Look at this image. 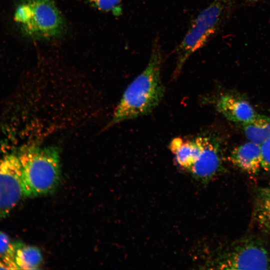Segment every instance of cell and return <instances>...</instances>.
I'll use <instances>...</instances> for the list:
<instances>
[{
  "label": "cell",
  "mask_w": 270,
  "mask_h": 270,
  "mask_svg": "<svg viewBox=\"0 0 270 270\" xmlns=\"http://www.w3.org/2000/svg\"><path fill=\"white\" fill-rule=\"evenodd\" d=\"M18 156L24 197L46 194L55 188L60 176V158L56 148H32Z\"/></svg>",
  "instance_id": "cell-2"
},
{
  "label": "cell",
  "mask_w": 270,
  "mask_h": 270,
  "mask_svg": "<svg viewBox=\"0 0 270 270\" xmlns=\"http://www.w3.org/2000/svg\"><path fill=\"white\" fill-rule=\"evenodd\" d=\"M162 60L161 45L156 37L146 68L126 89L115 109L111 125L146 115L158 106L165 91L161 78Z\"/></svg>",
  "instance_id": "cell-1"
},
{
  "label": "cell",
  "mask_w": 270,
  "mask_h": 270,
  "mask_svg": "<svg viewBox=\"0 0 270 270\" xmlns=\"http://www.w3.org/2000/svg\"><path fill=\"white\" fill-rule=\"evenodd\" d=\"M210 134H204L190 138H174L170 142V148L178 165L189 171L202 154Z\"/></svg>",
  "instance_id": "cell-7"
},
{
  "label": "cell",
  "mask_w": 270,
  "mask_h": 270,
  "mask_svg": "<svg viewBox=\"0 0 270 270\" xmlns=\"http://www.w3.org/2000/svg\"><path fill=\"white\" fill-rule=\"evenodd\" d=\"M246 0L250 1V2H254V1H256V0Z\"/></svg>",
  "instance_id": "cell-17"
},
{
  "label": "cell",
  "mask_w": 270,
  "mask_h": 270,
  "mask_svg": "<svg viewBox=\"0 0 270 270\" xmlns=\"http://www.w3.org/2000/svg\"><path fill=\"white\" fill-rule=\"evenodd\" d=\"M231 162L249 174H257L262 168L260 145L248 142L234 148L230 155Z\"/></svg>",
  "instance_id": "cell-9"
},
{
  "label": "cell",
  "mask_w": 270,
  "mask_h": 270,
  "mask_svg": "<svg viewBox=\"0 0 270 270\" xmlns=\"http://www.w3.org/2000/svg\"><path fill=\"white\" fill-rule=\"evenodd\" d=\"M14 20L22 34L34 39H50L64 30L62 16L54 0H18Z\"/></svg>",
  "instance_id": "cell-3"
},
{
  "label": "cell",
  "mask_w": 270,
  "mask_h": 270,
  "mask_svg": "<svg viewBox=\"0 0 270 270\" xmlns=\"http://www.w3.org/2000/svg\"><path fill=\"white\" fill-rule=\"evenodd\" d=\"M222 154L219 138L211 134L202 155L189 172L195 177L202 179L212 177L220 170Z\"/></svg>",
  "instance_id": "cell-8"
},
{
  "label": "cell",
  "mask_w": 270,
  "mask_h": 270,
  "mask_svg": "<svg viewBox=\"0 0 270 270\" xmlns=\"http://www.w3.org/2000/svg\"><path fill=\"white\" fill-rule=\"evenodd\" d=\"M94 7L104 12L112 11L119 15L122 12V0H88Z\"/></svg>",
  "instance_id": "cell-15"
},
{
  "label": "cell",
  "mask_w": 270,
  "mask_h": 270,
  "mask_svg": "<svg viewBox=\"0 0 270 270\" xmlns=\"http://www.w3.org/2000/svg\"><path fill=\"white\" fill-rule=\"evenodd\" d=\"M262 153V168L270 172V138L260 145Z\"/></svg>",
  "instance_id": "cell-16"
},
{
  "label": "cell",
  "mask_w": 270,
  "mask_h": 270,
  "mask_svg": "<svg viewBox=\"0 0 270 270\" xmlns=\"http://www.w3.org/2000/svg\"><path fill=\"white\" fill-rule=\"evenodd\" d=\"M24 198L20 164L18 156L0 159V220L6 218Z\"/></svg>",
  "instance_id": "cell-6"
},
{
  "label": "cell",
  "mask_w": 270,
  "mask_h": 270,
  "mask_svg": "<svg viewBox=\"0 0 270 270\" xmlns=\"http://www.w3.org/2000/svg\"><path fill=\"white\" fill-rule=\"evenodd\" d=\"M247 139L261 145L270 138V117L256 114L248 122L242 124Z\"/></svg>",
  "instance_id": "cell-13"
},
{
  "label": "cell",
  "mask_w": 270,
  "mask_h": 270,
  "mask_svg": "<svg viewBox=\"0 0 270 270\" xmlns=\"http://www.w3.org/2000/svg\"><path fill=\"white\" fill-rule=\"evenodd\" d=\"M42 262V256L36 247L16 242L14 262L16 270H35Z\"/></svg>",
  "instance_id": "cell-12"
},
{
  "label": "cell",
  "mask_w": 270,
  "mask_h": 270,
  "mask_svg": "<svg viewBox=\"0 0 270 270\" xmlns=\"http://www.w3.org/2000/svg\"><path fill=\"white\" fill-rule=\"evenodd\" d=\"M253 219L262 232L270 234V186L256 190Z\"/></svg>",
  "instance_id": "cell-11"
},
{
  "label": "cell",
  "mask_w": 270,
  "mask_h": 270,
  "mask_svg": "<svg viewBox=\"0 0 270 270\" xmlns=\"http://www.w3.org/2000/svg\"><path fill=\"white\" fill-rule=\"evenodd\" d=\"M216 108L228 120L242 124L248 122L256 114L248 102L230 94L222 95L218 98Z\"/></svg>",
  "instance_id": "cell-10"
},
{
  "label": "cell",
  "mask_w": 270,
  "mask_h": 270,
  "mask_svg": "<svg viewBox=\"0 0 270 270\" xmlns=\"http://www.w3.org/2000/svg\"><path fill=\"white\" fill-rule=\"evenodd\" d=\"M218 266L226 270H270V249L258 238H243L223 254Z\"/></svg>",
  "instance_id": "cell-5"
},
{
  "label": "cell",
  "mask_w": 270,
  "mask_h": 270,
  "mask_svg": "<svg viewBox=\"0 0 270 270\" xmlns=\"http://www.w3.org/2000/svg\"><path fill=\"white\" fill-rule=\"evenodd\" d=\"M228 0H212L195 18L182 41L175 48L177 77L188 58L202 48L218 31L228 5Z\"/></svg>",
  "instance_id": "cell-4"
},
{
  "label": "cell",
  "mask_w": 270,
  "mask_h": 270,
  "mask_svg": "<svg viewBox=\"0 0 270 270\" xmlns=\"http://www.w3.org/2000/svg\"><path fill=\"white\" fill-rule=\"evenodd\" d=\"M16 242L0 230V269L16 270L14 255Z\"/></svg>",
  "instance_id": "cell-14"
}]
</instances>
